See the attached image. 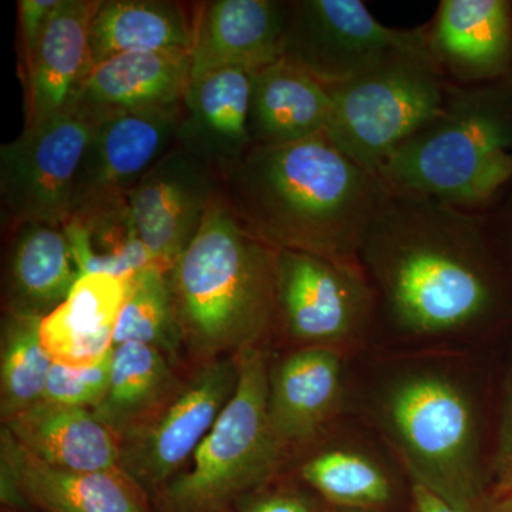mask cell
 I'll list each match as a JSON object with an SVG mask.
<instances>
[{
  "mask_svg": "<svg viewBox=\"0 0 512 512\" xmlns=\"http://www.w3.org/2000/svg\"><path fill=\"white\" fill-rule=\"evenodd\" d=\"M481 212L386 190L359 264L394 325L413 335L466 332L501 306L503 286Z\"/></svg>",
  "mask_w": 512,
  "mask_h": 512,
  "instance_id": "cell-1",
  "label": "cell"
},
{
  "mask_svg": "<svg viewBox=\"0 0 512 512\" xmlns=\"http://www.w3.org/2000/svg\"><path fill=\"white\" fill-rule=\"evenodd\" d=\"M386 188L325 133L249 148L221 175V195L269 247L360 265L357 254Z\"/></svg>",
  "mask_w": 512,
  "mask_h": 512,
  "instance_id": "cell-2",
  "label": "cell"
},
{
  "mask_svg": "<svg viewBox=\"0 0 512 512\" xmlns=\"http://www.w3.org/2000/svg\"><path fill=\"white\" fill-rule=\"evenodd\" d=\"M276 254L238 220L221 191L168 272L181 340L195 356L238 357L278 323Z\"/></svg>",
  "mask_w": 512,
  "mask_h": 512,
  "instance_id": "cell-3",
  "label": "cell"
},
{
  "mask_svg": "<svg viewBox=\"0 0 512 512\" xmlns=\"http://www.w3.org/2000/svg\"><path fill=\"white\" fill-rule=\"evenodd\" d=\"M389 191L483 211L512 183V77L453 86L379 174Z\"/></svg>",
  "mask_w": 512,
  "mask_h": 512,
  "instance_id": "cell-4",
  "label": "cell"
},
{
  "mask_svg": "<svg viewBox=\"0 0 512 512\" xmlns=\"http://www.w3.org/2000/svg\"><path fill=\"white\" fill-rule=\"evenodd\" d=\"M450 86L430 50L400 53L349 82L328 87L325 134L379 178L390 157L439 113Z\"/></svg>",
  "mask_w": 512,
  "mask_h": 512,
  "instance_id": "cell-5",
  "label": "cell"
},
{
  "mask_svg": "<svg viewBox=\"0 0 512 512\" xmlns=\"http://www.w3.org/2000/svg\"><path fill=\"white\" fill-rule=\"evenodd\" d=\"M237 389L191 457V466L167 484L171 512H220L261 483L275 467L281 443L269 420V375L259 350L238 356Z\"/></svg>",
  "mask_w": 512,
  "mask_h": 512,
  "instance_id": "cell-6",
  "label": "cell"
},
{
  "mask_svg": "<svg viewBox=\"0 0 512 512\" xmlns=\"http://www.w3.org/2000/svg\"><path fill=\"white\" fill-rule=\"evenodd\" d=\"M397 446L416 484L457 512H484L476 421L464 393L446 377L417 375L394 387L386 407Z\"/></svg>",
  "mask_w": 512,
  "mask_h": 512,
  "instance_id": "cell-7",
  "label": "cell"
},
{
  "mask_svg": "<svg viewBox=\"0 0 512 512\" xmlns=\"http://www.w3.org/2000/svg\"><path fill=\"white\" fill-rule=\"evenodd\" d=\"M426 50L427 26L387 28L360 0L288 2L284 60L326 87L349 82L400 53Z\"/></svg>",
  "mask_w": 512,
  "mask_h": 512,
  "instance_id": "cell-8",
  "label": "cell"
},
{
  "mask_svg": "<svg viewBox=\"0 0 512 512\" xmlns=\"http://www.w3.org/2000/svg\"><path fill=\"white\" fill-rule=\"evenodd\" d=\"M93 123L79 110L25 127L0 148V194L5 224L60 225L73 210L77 175L92 138Z\"/></svg>",
  "mask_w": 512,
  "mask_h": 512,
  "instance_id": "cell-9",
  "label": "cell"
},
{
  "mask_svg": "<svg viewBox=\"0 0 512 512\" xmlns=\"http://www.w3.org/2000/svg\"><path fill=\"white\" fill-rule=\"evenodd\" d=\"M276 308L278 323L295 342L335 348L365 328L375 298L360 265L278 251Z\"/></svg>",
  "mask_w": 512,
  "mask_h": 512,
  "instance_id": "cell-10",
  "label": "cell"
},
{
  "mask_svg": "<svg viewBox=\"0 0 512 512\" xmlns=\"http://www.w3.org/2000/svg\"><path fill=\"white\" fill-rule=\"evenodd\" d=\"M238 377V357L205 366L146 423L120 440V470L150 490L170 483L217 423Z\"/></svg>",
  "mask_w": 512,
  "mask_h": 512,
  "instance_id": "cell-11",
  "label": "cell"
},
{
  "mask_svg": "<svg viewBox=\"0 0 512 512\" xmlns=\"http://www.w3.org/2000/svg\"><path fill=\"white\" fill-rule=\"evenodd\" d=\"M181 114L183 104L90 117L93 133L77 175L72 214L127 200L144 175L177 146Z\"/></svg>",
  "mask_w": 512,
  "mask_h": 512,
  "instance_id": "cell-12",
  "label": "cell"
},
{
  "mask_svg": "<svg viewBox=\"0 0 512 512\" xmlns=\"http://www.w3.org/2000/svg\"><path fill=\"white\" fill-rule=\"evenodd\" d=\"M220 191V174L178 146L131 190V218L154 268L173 269Z\"/></svg>",
  "mask_w": 512,
  "mask_h": 512,
  "instance_id": "cell-13",
  "label": "cell"
},
{
  "mask_svg": "<svg viewBox=\"0 0 512 512\" xmlns=\"http://www.w3.org/2000/svg\"><path fill=\"white\" fill-rule=\"evenodd\" d=\"M120 470L79 473L50 466L20 446L3 427L0 495L13 508L42 512H147L136 488Z\"/></svg>",
  "mask_w": 512,
  "mask_h": 512,
  "instance_id": "cell-14",
  "label": "cell"
},
{
  "mask_svg": "<svg viewBox=\"0 0 512 512\" xmlns=\"http://www.w3.org/2000/svg\"><path fill=\"white\" fill-rule=\"evenodd\" d=\"M434 63L453 86L512 77V3L441 0L427 25Z\"/></svg>",
  "mask_w": 512,
  "mask_h": 512,
  "instance_id": "cell-15",
  "label": "cell"
},
{
  "mask_svg": "<svg viewBox=\"0 0 512 512\" xmlns=\"http://www.w3.org/2000/svg\"><path fill=\"white\" fill-rule=\"evenodd\" d=\"M288 2L212 0L195 6L192 76L218 70L256 73L284 59Z\"/></svg>",
  "mask_w": 512,
  "mask_h": 512,
  "instance_id": "cell-16",
  "label": "cell"
},
{
  "mask_svg": "<svg viewBox=\"0 0 512 512\" xmlns=\"http://www.w3.org/2000/svg\"><path fill=\"white\" fill-rule=\"evenodd\" d=\"M100 0H63L25 64L26 126L76 107L92 70L90 28Z\"/></svg>",
  "mask_w": 512,
  "mask_h": 512,
  "instance_id": "cell-17",
  "label": "cell"
},
{
  "mask_svg": "<svg viewBox=\"0 0 512 512\" xmlns=\"http://www.w3.org/2000/svg\"><path fill=\"white\" fill-rule=\"evenodd\" d=\"M252 73L218 70L191 79L183 100L177 146L220 177L252 147L249 104Z\"/></svg>",
  "mask_w": 512,
  "mask_h": 512,
  "instance_id": "cell-18",
  "label": "cell"
},
{
  "mask_svg": "<svg viewBox=\"0 0 512 512\" xmlns=\"http://www.w3.org/2000/svg\"><path fill=\"white\" fill-rule=\"evenodd\" d=\"M190 50L126 53L94 66L76 107L86 117L183 104L191 83Z\"/></svg>",
  "mask_w": 512,
  "mask_h": 512,
  "instance_id": "cell-19",
  "label": "cell"
},
{
  "mask_svg": "<svg viewBox=\"0 0 512 512\" xmlns=\"http://www.w3.org/2000/svg\"><path fill=\"white\" fill-rule=\"evenodd\" d=\"M128 288L130 278L80 275L66 301L40 323V339L52 362L84 369L109 357Z\"/></svg>",
  "mask_w": 512,
  "mask_h": 512,
  "instance_id": "cell-20",
  "label": "cell"
},
{
  "mask_svg": "<svg viewBox=\"0 0 512 512\" xmlns=\"http://www.w3.org/2000/svg\"><path fill=\"white\" fill-rule=\"evenodd\" d=\"M6 429L50 466L79 473L120 468L119 439L92 410L40 402L6 421Z\"/></svg>",
  "mask_w": 512,
  "mask_h": 512,
  "instance_id": "cell-21",
  "label": "cell"
},
{
  "mask_svg": "<svg viewBox=\"0 0 512 512\" xmlns=\"http://www.w3.org/2000/svg\"><path fill=\"white\" fill-rule=\"evenodd\" d=\"M342 363L336 350L306 346L269 377L268 410L281 446L311 439L338 409Z\"/></svg>",
  "mask_w": 512,
  "mask_h": 512,
  "instance_id": "cell-22",
  "label": "cell"
},
{
  "mask_svg": "<svg viewBox=\"0 0 512 512\" xmlns=\"http://www.w3.org/2000/svg\"><path fill=\"white\" fill-rule=\"evenodd\" d=\"M330 94L325 84L282 59L252 73V146L275 147L325 133Z\"/></svg>",
  "mask_w": 512,
  "mask_h": 512,
  "instance_id": "cell-23",
  "label": "cell"
},
{
  "mask_svg": "<svg viewBox=\"0 0 512 512\" xmlns=\"http://www.w3.org/2000/svg\"><path fill=\"white\" fill-rule=\"evenodd\" d=\"M13 231L6 272L8 312L45 318L66 301L79 268L60 225L30 222Z\"/></svg>",
  "mask_w": 512,
  "mask_h": 512,
  "instance_id": "cell-24",
  "label": "cell"
},
{
  "mask_svg": "<svg viewBox=\"0 0 512 512\" xmlns=\"http://www.w3.org/2000/svg\"><path fill=\"white\" fill-rule=\"evenodd\" d=\"M195 6L170 0H100L90 28L92 69L126 53L190 50Z\"/></svg>",
  "mask_w": 512,
  "mask_h": 512,
  "instance_id": "cell-25",
  "label": "cell"
},
{
  "mask_svg": "<svg viewBox=\"0 0 512 512\" xmlns=\"http://www.w3.org/2000/svg\"><path fill=\"white\" fill-rule=\"evenodd\" d=\"M173 383L160 349L143 343L114 346L109 389L92 412L120 441L170 399Z\"/></svg>",
  "mask_w": 512,
  "mask_h": 512,
  "instance_id": "cell-26",
  "label": "cell"
},
{
  "mask_svg": "<svg viewBox=\"0 0 512 512\" xmlns=\"http://www.w3.org/2000/svg\"><path fill=\"white\" fill-rule=\"evenodd\" d=\"M63 229L80 275L131 278L153 266L127 200L74 212Z\"/></svg>",
  "mask_w": 512,
  "mask_h": 512,
  "instance_id": "cell-27",
  "label": "cell"
},
{
  "mask_svg": "<svg viewBox=\"0 0 512 512\" xmlns=\"http://www.w3.org/2000/svg\"><path fill=\"white\" fill-rule=\"evenodd\" d=\"M39 316L8 312L0 339V414L9 421L42 402L53 362L40 339Z\"/></svg>",
  "mask_w": 512,
  "mask_h": 512,
  "instance_id": "cell-28",
  "label": "cell"
},
{
  "mask_svg": "<svg viewBox=\"0 0 512 512\" xmlns=\"http://www.w3.org/2000/svg\"><path fill=\"white\" fill-rule=\"evenodd\" d=\"M113 340L114 346L143 343L173 352L181 336L168 274L150 266L131 276Z\"/></svg>",
  "mask_w": 512,
  "mask_h": 512,
  "instance_id": "cell-29",
  "label": "cell"
},
{
  "mask_svg": "<svg viewBox=\"0 0 512 512\" xmlns=\"http://www.w3.org/2000/svg\"><path fill=\"white\" fill-rule=\"evenodd\" d=\"M302 477L326 500L342 507H380L392 497L386 474L353 451L332 450L311 458L302 468Z\"/></svg>",
  "mask_w": 512,
  "mask_h": 512,
  "instance_id": "cell-30",
  "label": "cell"
},
{
  "mask_svg": "<svg viewBox=\"0 0 512 512\" xmlns=\"http://www.w3.org/2000/svg\"><path fill=\"white\" fill-rule=\"evenodd\" d=\"M111 355L99 365L84 369H69L53 363L42 402L96 409L109 389Z\"/></svg>",
  "mask_w": 512,
  "mask_h": 512,
  "instance_id": "cell-31",
  "label": "cell"
},
{
  "mask_svg": "<svg viewBox=\"0 0 512 512\" xmlns=\"http://www.w3.org/2000/svg\"><path fill=\"white\" fill-rule=\"evenodd\" d=\"M62 2L63 0H19L20 36H22L25 64L35 52L47 23Z\"/></svg>",
  "mask_w": 512,
  "mask_h": 512,
  "instance_id": "cell-32",
  "label": "cell"
},
{
  "mask_svg": "<svg viewBox=\"0 0 512 512\" xmlns=\"http://www.w3.org/2000/svg\"><path fill=\"white\" fill-rule=\"evenodd\" d=\"M512 493V399L505 413L494 460V495Z\"/></svg>",
  "mask_w": 512,
  "mask_h": 512,
  "instance_id": "cell-33",
  "label": "cell"
},
{
  "mask_svg": "<svg viewBox=\"0 0 512 512\" xmlns=\"http://www.w3.org/2000/svg\"><path fill=\"white\" fill-rule=\"evenodd\" d=\"M248 512H313L311 505L298 495L278 494L259 501Z\"/></svg>",
  "mask_w": 512,
  "mask_h": 512,
  "instance_id": "cell-34",
  "label": "cell"
},
{
  "mask_svg": "<svg viewBox=\"0 0 512 512\" xmlns=\"http://www.w3.org/2000/svg\"><path fill=\"white\" fill-rule=\"evenodd\" d=\"M412 512H457L446 501L424 488L414 484Z\"/></svg>",
  "mask_w": 512,
  "mask_h": 512,
  "instance_id": "cell-35",
  "label": "cell"
},
{
  "mask_svg": "<svg viewBox=\"0 0 512 512\" xmlns=\"http://www.w3.org/2000/svg\"><path fill=\"white\" fill-rule=\"evenodd\" d=\"M484 512H512V493L493 495Z\"/></svg>",
  "mask_w": 512,
  "mask_h": 512,
  "instance_id": "cell-36",
  "label": "cell"
}]
</instances>
